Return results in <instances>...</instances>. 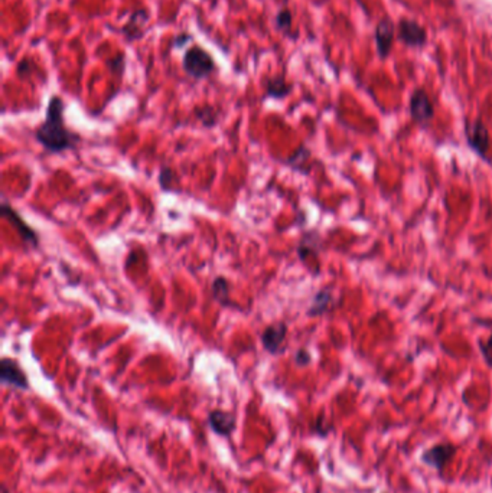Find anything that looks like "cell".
Instances as JSON below:
<instances>
[{
    "label": "cell",
    "mask_w": 492,
    "mask_h": 493,
    "mask_svg": "<svg viewBox=\"0 0 492 493\" xmlns=\"http://www.w3.org/2000/svg\"><path fill=\"white\" fill-rule=\"evenodd\" d=\"M64 110L65 104L62 99L53 95L48 103L45 120L35 130L36 142L48 153H62L65 150L75 149L79 142V136L65 126Z\"/></svg>",
    "instance_id": "cell-1"
},
{
    "label": "cell",
    "mask_w": 492,
    "mask_h": 493,
    "mask_svg": "<svg viewBox=\"0 0 492 493\" xmlns=\"http://www.w3.org/2000/svg\"><path fill=\"white\" fill-rule=\"evenodd\" d=\"M184 71L195 79H204L215 71V62L211 55L199 47L189 48L182 61Z\"/></svg>",
    "instance_id": "cell-2"
},
{
    "label": "cell",
    "mask_w": 492,
    "mask_h": 493,
    "mask_svg": "<svg viewBox=\"0 0 492 493\" xmlns=\"http://www.w3.org/2000/svg\"><path fill=\"white\" fill-rule=\"evenodd\" d=\"M458 453V446L454 443H437L426 448L420 455V462L436 472H442L454 460Z\"/></svg>",
    "instance_id": "cell-3"
},
{
    "label": "cell",
    "mask_w": 492,
    "mask_h": 493,
    "mask_svg": "<svg viewBox=\"0 0 492 493\" xmlns=\"http://www.w3.org/2000/svg\"><path fill=\"white\" fill-rule=\"evenodd\" d=\"M0 381L3 385L21 391L29 390V379L16 359L3 358L0 362Z\"/></svg>",
    "instance_id": "cell-4"
},
{
    "label": "cell",
    "mask_w": 492,
    "mask_h": 493,
    "mask_svg": "<svg viewBox=\"0 0 492 493\" xmlns=\"http://www.w3.org/2000/svg\"><path fill=\"white\" fill-rule=\"evenodd\" d=\"M465 137H467L468 146L473 152L487 160V153L489 150V133L481 120H475L467 123L465 126Z\"/></svg>",
    "instance_id": "cell-5"
},
{
    "label": "cell",
    "mask_w": 492,
    "mask_h": 493,
    "mask_svg": "<svg viewBox=\"0 0 492 493\" xmlns=\"http://www.w3.org/2000/svg\"><path fill=\"white\" fill-rule=\"evenodd\" d=\"M286 336H288V325L284 322H278L269 325L265 329L260 340L265 351H267L270 355H278L279 352H282Z\"/></svg>",
    "instance_id": "cell-6"
},
{
    "label": "cell",
    "mask_w": 492,
    "mask_h": 493,
    "mask_svg": "<svg viewBox=\"0 0 492 493\" xmlns=\"http://www.w3.org/2000/svg\"><path fill=\"white\" fill-rule=\"evenodd\" d=\"M2 214L13 224V227L16 228L18 234L23 240V242L26 245H31L32 249H36V246L39 245V236L28 224L23 221L22 216L16 212V210L12 208L6 201L2 203Z\"/></svg>",
    "instance_id": "cell-7"
},
{
    "label": "cell",
    "mask_w": 492,
    "mask_h": 493,
    "mask_svg": "<svg viewBox=\"0 0 492 493\" xmlns=\"http://www.w3.org/2000/svg\"><path fill=\"white\" fill-rule=\"evenodd\" d=\"M208 427L218 435L231 437L237 429L236 414L223 409H212L208 414Z\"/></svg>",
    "instance_id": "cell-8"
},
{
    "label": "cell",
    "mask_w": 492,
    "mask_h": 493,
    "mask_svg": "<svg viewBox=\"0 0 492 493\" xmlns=\"http://www.w3.org/2000/svg\"><path fill=\"white\" fill-rule=\"evenodd\" d=\"M410 114L417 123H429L434 114L433 104L428 94L421 90L413 92L410 99Z\"/></svg>",
    "instance_id": "cell-9"
},
{
    "label": "cell",
    "mask_w": 492,
    "mask_h": 493,
    "mask_svg": "<svg viewBox=\"0 0 492 493\" xmlns=\"http://www.w3.org/2000/svg\"><path fill=\"white\" fill-rule=\"evenodd\" d=\"M335 305V299L331 289H321L315 296H313L312 303L306 312L308 316H322V314L332 310Z\"/></svg>",
    "instance_id": "cell-10"
},
{
    "label": "cell",
    "mask_w": 492,
    "mask_h": 493,
    "mask_svg": "<svg viewBox=\"0 0 492 493\" xmlns=\"http://www.w3.org/2000/svg\"><path fill=\"white\" fill-rule=\"evenodd\" d=\"M321 249V238L317 232H306L297 245V255L302 262H306L310 257L317 258Z\"/></svg>",
    "instance_id": "cell-11"
},
{
    "label": "cell",
    "mask_w": 492,
    "mask_h": 493,
    "mask_svg": "<svg viewBox=\"0 0 492 493\" xmlns=\"http://www.w3.org/2000/svg\"><path fill=\"white\" fill-rule=\"evenodd\" d=\"M399 31L400 38L408 45H421L426 39V34L423 31V27L412 21L402 22Z\"/></svg>",
    "instance_id": "cell-12"
},
{
    "label": "cell",
    "mask_w": 492,
    "mask_h": 493,
    "mask_svg": "<svg viewBox=\"0 0 492 493\" xmlns=\"http://www.w3.org/2000/svg\"><path fill=\"white\" fill-rule=\"evenodd\" d=\"M393 36H394V29H393L391 22L390 21L380 22V25L377 26L376 40H377L378 52L381 55L389 53V51L391 48V42H393Z\"/></svg>",
    "instance_id": "cell-13"
},
{
    "label": "cell",
    "mask_w": 492,
    "mask_h": 493,
    "mask_svg": "<svg viewBox=\"0 0 492 493\" xmlns=\"http://www.w3.org/2000/svg\"><path fill=\"white\" fill-rule=\"evenodd\" d=\"M230 281L224 276H218L214 279L211 284L212 297L224 307H231L232 303L230 300Z\"/></svg>",
    "instance_id": "cell-14"
},
{
    "label": "cell",
    "mask_w": 492,
    "mask_h": 493,
    "mask_svg": "<svg viewBox=\"0 0 492 493\" xmlns=\"http://www.w3.org/2000/svg\"><path fill=\"white\" fill-rule=\"evenodd\" d=\"M291 92V86L282 77L266 81V99H284Z\"/></svg>",
    "instance_id": "cell-15"
},
{
    "label": "cell",
    "mask_w": 492,
    "mask_h": 493,
    "mask_svg": "<svg viewBox=\"0 0 492 493\" xmlns=\"http://www.w3.org/2000/svg\"><path fill=\"white\" fill-rule=\"evenodd\" d=\"M310 157V152L309 149L306 146H300L296 152L286 160V164L288 166H291L292 169L297 170V172H302V173H306V170L304 169V166H306V162L309 160Z\"/></svg>",
    "instance_id": "cell-16"
},
{
    "label": "cell",
    "mask_w": 492,
    "mask_h": 493,
    "mask_svg": "<svg viewBox=\"0 0 492 493\" xmlns=\"http://www.w3.org/2000/svg\"><path fill=\"white\" fill-rule=\"evenodd\" d=\"M198 120L202 123L205 127H212L217 125V118H218V113L215 112L214 108L211 107H202V108H197L195 112Z\"/></svg>",
    "instance_id": "cell-17"
},
{
    "label": "cell",
    "mask_w": 492,
    "mask_h": 493,
    "mask_svg": "<svg viewBox=\"0 0 492 493\" xmlns=\"http://www.w3.org/2000/svg\"><path fill=\"white\" fill-rule=\"evenodd\" d=\"M276 27L283 34L291 32V27H292V13H291V10L283 9V10H280L278 13V15H276Z\"/></svg>",
    "instance_id": "cell-18"
},
{
    "label": "cell",
    "mask_w": 492,
    "mask_h": 493,
    "mask_svg": "<svg viewBox=\"0 0 492 493\" xmlns=\"http://www.w3.org/2000/svg\"><path fill=\"white\" fill-rule=\"evenodd\" d=\"M173 170L169 166H163L159 172V185L163 190H171L173 184Z\"/></svg>",
    "instance_id": "cell-19"
},
{
    "label": "cell",
    "mask_w": 492,
    "mask_h": 493,
    "mask_svg": "<svg viewBox=\"0 0 492 493\" xmlns=\"http://www.w3.org/2000/svg\"><path fill=\"white\" fill-rule=\"evenodd\" d=\"M478 346H480L482 358L487 362V365L492 368V333L488 336L487 340L478 342Z\"/></svg>",
    "instance_id": "cell-20"
},
{
    "label": "cell",
    "mask_w": 492,
    "mask_h": 493,
    "mask_svg": "<svg viewBox=\"0 0 492 493\" xmlns=\"http://www.w3.org/2000/svg\"><path fill=\"white\" fill-rule=\"evenodd\" d=\"M293 359H295V364L297 366H308L312 362V355L306 349H297Z\"/></svg>",
    "instance_id": "cell-21"
},
{
    "label": "cell",
    "mask_w": 492,
    "mask_h": 493,
    "mask_svg": "<svg viewBox=\"0 0 492 493\" xmlns=\"http://www.w3.org/2000/svg\"><path fill=\"white\" fill-rule=\"evenodd\" d=\"M190 40H193V36L188 35V34H181V35L175 36L173 47L175 48H184L188 42H190Z\"/></svg>",
    "instance_id": "cell-22"
},
{
    "label": "cell",
    "mask_w": 492,
    "mask_h": 493,
    "mask_svg": "<svg viewBox=\"0 0 492 493\" xmlns=\"http://www.w3.org/2000/svg\"><path fill=\"white\" fill-rule=\"evenodd\" d=\"M31 73V61L29 60H23L19 62L18 65V74L21 78L28 77Z\"/></svg>",
    "instance_id": "cell-23"
},
{
    "label": "cell",
    "mask_w": 492,
    "mask_h": 493,
    "mask_svg": "<svg viewBox=\"0 0 492 493\" xmlns=\"http://www.w3.org/2000/svg\"><path fill=\"white\" fill-rule=\"evenodd\" d=\"M328 426H330V424H326V422H325V418L321 416V417L317 420V424H315V427H317L315 431H317V434L325 437V435L328 434V431H330V427H328Z\"/></svg>",
    "instance_id": "cell-24"
},
{
    "label": "cell",
    "mask_w": 492,
    "mask_h": 493,
    "mask_svg": "<svg viewBox=\"0 0 492 493\" xmlns=\"http://www.w3.org/2000/svg\"><path fill=\"white\" fill-rule=\"evenodd\" d=\"M108 65H110V70H112L113 73L121 74V73H123V68H125V58H123V57H117L113 62H108Z\"/></svg>",
    "instance_id": "cell-25"
},
{
    "label": "cell",
    "mask_w": 492,
    "mask_h": 493,
    "mask_svg": "<svg viewBox=\"0 0 492 493\" xmlns=\"http://www.w3.org/2000/svg\"><path fill=\"white\" fill-rule=\"evenodd\" d=\"M0 493H10L9 488L6 483H2V486H0Z\"/></svg>",
    "instance_id": "cell-26"
},
{
    "label": "cell",
    "mask_w": 492,
    "mask_h": 493,
    "mask_svg": "<svg viewBox=\"0 0 492 493\" xmlns=\"http://www.w3.org/2000/svg\"><path fill=\"white\" fill-rule=\"evenodd\" d=\"M381 493H391V492H386V490H384V492H381Z\"/></svg>",
    "instance_id": "cell-27"
}]
</instances>
